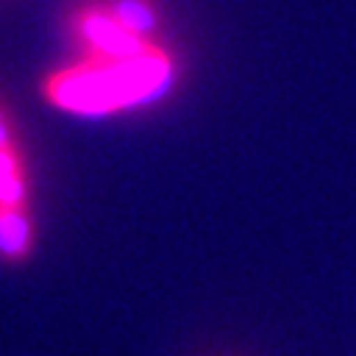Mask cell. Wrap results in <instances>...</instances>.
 Returning <instances> with one entry per match:
<instances>
[{
    "label": "cell",
    "mask_w": 356,
    "mask_h": 356,
    "mask_svg": "<svg viewBox=\"0 0 356 356\" xmlns=\"http://www.w3.org/2000/svg\"><path fill=\"white\" fill-rule=\"evenodd\" d=\"M79 54L51 70L42 96L51 107L79 115H107L165 90L174 62L152 40V12L140 0H90L70 17Z\"/></svg>",
    "instance_id": "cell-1"
},
{
    "label": "cell",
    "mask_w": 356,
    "mask_h": 356,
    "mask_svg": "<svg viewBox=\"0 0 356 356\" xmlns=\"http://www.w3.org/2000/svg\"><path fill=\"white\" fill-rule=\"evenodd\" d=\"M29 205V163L12 113L0 102V255L6 261H23L34 247V222Z\"/></svg>",
    "instance_id": "cell-2"
}]
</instances>
